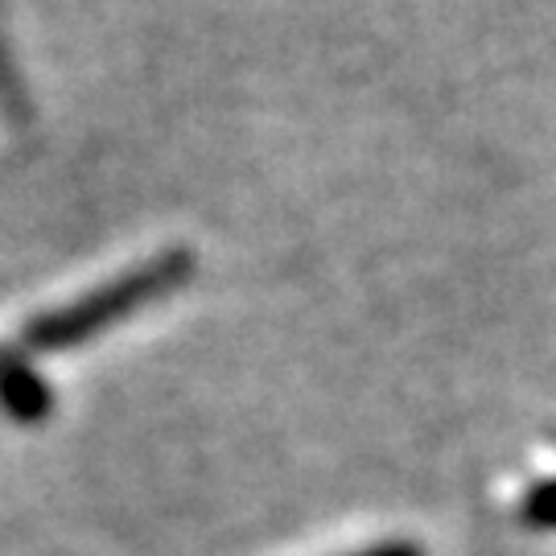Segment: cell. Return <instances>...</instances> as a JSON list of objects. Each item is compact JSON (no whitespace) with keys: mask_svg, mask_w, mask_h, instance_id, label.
<instances>
[{"mask_svg":"<svg viewBox=\"0 0 556 556\" xmlns=\"http://www.w3.org/2000/svg\"><path fill=\"white\" fill-rule=\"evenodd\" d=\"M519 519L536 532H556V478L553 482H540L532 486L523 503H519Z\"/></svg>","mask_w":556,"mask_h":556,"instance_id":"cell-2","label":"cell"},{"mask_svg":"<svg viewBox=\"0 0 556 556\" xmlns=\"http://www.w3.org/2000/svg\"><path fill=\"white\" fill-rule=\"evenodd\" d=\"M0 408L17 420H41L50 413V388L29 376V367L0 358Z\"/></svg>","mask_w":556,"mask_h":556,"instance_id":"cell-1","label":"cell"},{"mask_svg":"<svg viewBox=\"0 0 556 556\" xmlns=\"http://www.w3.org/2000/svg\"><path fill=\"white\" fill-rule=\"evenodd\" d=\"M351 556H425V548L413 544V540H383V544L358 548V553H351Z\"/></svg>","mask_w":556,"mask_h":556,"instance_id":"cell-3","label":"cell"}]
</instances>
